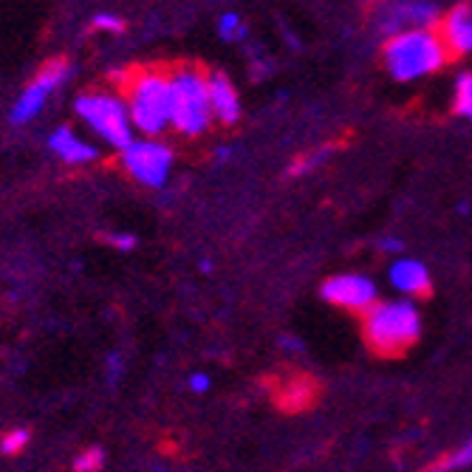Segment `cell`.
<instances>
[{
	"instance_id": "cell-18",
	"label": "cell",
	"mask_w": 472,
	"mask_h": 472,
	"mask_svg": "<svg viewBox=\"0 0 472 472\" xmlns=\"http://www.w3.org/2000/svg\"><path fill=\"white\" fill-rule=\"evenodd\" d=\"M94 29H105V31H116L122 34L124 31V21L116 14H97L94 17Z\"/></svg>"
},
{
	"instance_id": "cell-19",
	"label": "cell",
	"mask_w": 472,
	"mask_h": 472,
	"mask_svg": "<svg viewBox=\"0 0 472 472\" xmlns=\"http://www.w3.org/2000/svg\"><path fill=\"white\" fill-rule=\"evenodd\" d=\"M107 244H111V246H116V249H124V252H128V249H136V235H107V238H105Z\"/></svg>"
},
{
	"instance_id": "cell-10",
	"label": "cell",
	"mask_w": 472,
	"mask_h": 472,
	"mask_svg": "<svg viewBox=\"0 0 472 472\" xmlns=\"http://www.w3.org/2000/svg\"><path fill=\"white\" fill-rule=\"evenodd\" d=\"M207 88H210L212 116L221 124H235V122H238L241 119V99H238V94H235L229 77L221 74V71H212V74H207Z\"/></svg>"
},
{
	"instance_id": "cell-2",
	"label": "cell",
	"mask_w": 472,
	"mask_h": 472,
	"mask_svg": "<svg viewBox=\"0 0 472 472\" xmlns=\"http://www.w3.org/2000/svg\"><path fill=\"white\" fill-rule=\"evenodd\" d=\"M447 60L450 54L435 29L402 31L390 38L382 48V63L388 74L399 82H413L427 74H435Z\"/></svg>"
},
{
	"instance_id": "cell-3",
	"label": "cell",
	"mask_w": 472,
	"mask_h": 472,
	"mask_svg": "<svg viewBox=\"0 0 472 472\" xmlns=\"http://www.w3.org/2000/svg\"><path fill=\"white\" fill-rule=\"evenodd\" d=\"M170 90H173V111H170L173 128L187 136L204 133L212 122L210 88L204 71L193 65L176 68L170 74Z\"/></svg>"
},
{
	"instance_id": "cell-8",
	"label": "cell",
	"mask_w": 472,
	"mask_h": 472,
	"mask_svg": "<svg viewBox=\"0 0 472 472\" xmlns=\"http://www.w3.org/2000/svg\"><path fill=\"white\" fill-rule=\"evenodd\" d=\"M320 295L325 303H331L337 308L365 314L371 305H376V283L362 275H337L322 283Z\"/></svg>"
},
{
	"instance_id": "cell-20",
	"label": "cell",
	"mask_w": 472,
	"mask_h": 472,
	"mask_svg": "<svg viewBox=\"0 0 472 472\" xmlns=\"http://www.w3.org/2000/svg\"><path fill=\"white\" fill-rule=\"evenodd\" d=\"M320 159H322V156H305V159H297L295 165L288 167V173H292V176H303L305 170H312V167L317 165Z\"/></svg>"
},
{
	"instance_id": "cell-13",
	"label": "cell",
	"mask_w": 472,
	"mask_h": 472,
	"mask_svg": "<svg viewBox=\"0 0 472 472\" xmlns=\"http://www.w3.org/2000/svg\"><path fill=\"white\" fill-rule=\"evenodd\" d=\"M469 464H472V435H469V439L461 447H456L452 452H447L444 459L435 461L427 472H452V469H464Z\"/></svg>"
},
{
	"instance_id": "cell-17",
	"label": "cell",
	"mask_w": 472,
	"mask_h": 472,
	"mask_svg": "<svg viewBox=\"0 0 472 472\" xmlns=\"http://www.w3.org/2000/svg\"><path fill=\"white\" fill-rule=\"evenodd\" d=\"M26 444H29V430H12L4 435V442H0V452H4V456H17Z\"/></svg>"
},
{
	"instance_id": "cell-9",
	"label": "cell",
	"mask_w": 472,
	"mask_h": 472,
	"mask_svg": "<svg viewBox=\"0 0 472 472\" xmlns=\"http://www.w3.org/2000/svg\"><path fill=\"white\" fill-rule=\"evenodd\" d=\"M435 31H439V38H442L450 57L472 54V6L469 4L452 6L442 17V23L435 26Z\"/></svg>"
},
{
	"instance_id": "cell-5",
	"label": "cell",
	"mask_w": 472,
	"mask_h": 472,
	"mask_svg": "<svg viewBox=\"0 0 472 472\" xmlns=\"http://www.w3.org/2000/svg\"><path fill=\"white\" fill-rule=\"evenodd\" d=\"M77 114L94 128L111 148L128 150L133 144V124L128 105L111 94H82L77 99Z\"/></svg>"
},
{
	"instance_id": "cell-1",
	"label": "cell",
	"mask_w": 472,
	"mask_h": 472,
	"mask_svg": "<svg viewBox=\"0 0 472 472\" xmlns=\"http://www.w3.org/2000/svg\"><path fill=\"white\" fill-rule=\"evenodd\" d=\"M362 337L382 356H399L422 337V314L410 300H388L362 314Z\"/></svg>"
},
{
	"instance_id": "cell-7",
	"label": "cell",
	"mask_w": 472,
	"mask_h": 472,
	"mask_svg": "<svg viewBox=\"0 0 472 472\" xmlns=\"http://www.w3.org/2000/svg\"><path fill=\"white\" fill-rule=\"evenodd\" d=\"M68 71H71V65H68L65 57L48 60V63L40 68V74L34 77V82L23 90V97L14 102V107H12V122H14V124H26V122H31L34 116H38L40 107H43V102H46V97L68 77Z\"/></svg>"
},
{
	"instance_id": "cell-12",
	"label": "cell",
	"mask_w": 472,
	"mask_h": 472,
	"mask_svg": "<svg viewBox=\"0 0 472 472\" xmlns=\"http://www.w3.org/2000/svg\"><path fill=\"white\" fill-rule=\"evenodd\" d=\"M48 148L57 153L60 159H65L68 165H85V161H90V159L97 156V150L90 148V144L80 142L74 133H71V128L54 131L51 139H48Z\"/></svg>"
},
{
	"instance_id": "cell-21",
	"label": "cell",
	"mask_w": 472,
	"mask_h": 472,
	"mask_svg": "<svg viewBox=\"0 0 472 472\" xmlns=\"http://www.w3.org/2000/svg\"><path fill=\"white\" fill-rule=\"evenodd\" d=\"M190 390H193V393L210 390V376H207V373H195V376L190 379Z\"/></svg>"
},
{
	"instance_id": "cell-16",
	"label": "cell",
	"mask_w": 472,
	"mask_h": 472,
	"mask_svg": "<svg viewBox=\"0 0 472 472\" xmlns=\"http://www.w3.org/2000/svg\"><path fill=\"white\" fill-rule=\"evenodd\" d=\"M105 464V450L102 447H88L85 452L74 459V472H99Z\"/></svg>"
},
{
	"instance_id": "cell-6",
	"label": "cell",
	"mask_w": 472,
	"mask_h": 472,
	"mask_svg": "<svg viewBox=\"0 0 472 472\" xmlns=\"http://www.w3.org/2000/svg\"><path fill=\"white\" fill-rule=\"evenodd\" d=\"M122 165L139 185L165 187L173 167V150L159 142H133L128 150H122Z\"/></svg>"
},
{
	"instance_id": "cell-22",
	"label": "cell",
	"mask_w": 472,
	"mask_h": 472,
	"mask_svg": "<svg viewBox=\"0 0 472 472\" xmlns=\"http://www.w3.org/2000/svg\"><path fill=\"white\" fill-rule=\"evenodd\" d=\"M382 249H388V252H399V249H402V241L388 238V241H382Z\"/></svg>"
},
{
	"instance_id": "cell-14",
	"label": "cell",
	"mask_w": 472,
	"mask_h": 472,
	"mask_svg": "<svg viewBox=\"0 0 472 472\" xmlns=\"http://www.w3.org/2000/svg\"><path fill=\"white\" fill-rule=\"evenodd\" d=\"M452 111L472 122V74H459V80H456V99H452Z\"/></svg>"
},
{
	"instance_id": "cell-4",
	"label": "cell",
	"mask_w": 472,
	"mask_h": 472,
	"mask_svg": "<svg viewBox=\"0 0 472 472\" xmlns=\"http://www.w3.org/2000/svg\"><path fill=\"white\" fill-rule=\"evenodd\" d=\"M170 77L159 74V71H139L128 85V114L133 128L144 136H159L170 124Z\"/></svg>"
},
{
	"instance_id": "cell-11",
	"label": "cell",
	"mask_w": 472,
	"mask_h": 472,
	"mask_svg": "<svg viewBox=\"0 0 472 472\" xmlns=\"http://www.w3.org/2000/svg\"><path fill=\"white\" fill-rule=\"evenodd\" d=\"M390 283L408 297H427L433 292V283L425 263L419 261H396L390 266Z\"/></svg>"
},
{
	"instance_id": "cell-15",
	"label": "cell",
	"mask_w": 472,
	"mask_h": 472,
	"mask_svg": "<svg viewBox=\"0 0 472 472\" xmlns=\"http://www.w3.org/2000/svg\"><path fill=\"white\" fill-rule=\"evenodd\" d=\"M218 34H221V40H229V43H235V40L246 38V34H249V29L244 26L241 14L227 12V14L221 17V21H218Z\"/></svg>"
}]
</instances>
